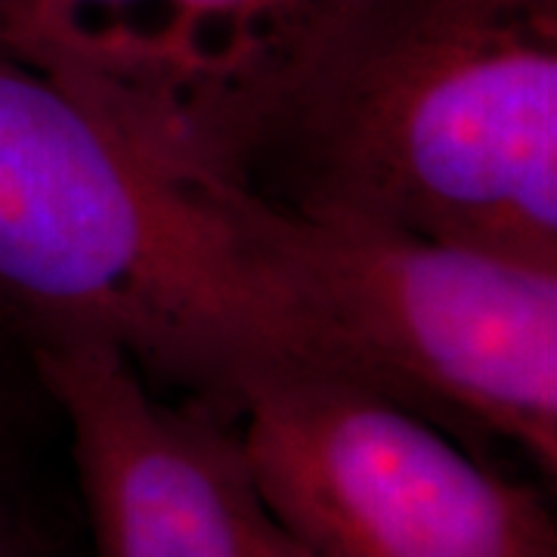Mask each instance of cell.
I'll return each mask as SVG.
<instances>
[{"mask_svg":"<svg viewBox=\"0 0 557 557\" xmlns=\"http://www.w3.org/2000/svg\"><path fill=\"white\" fill-rule=\"evenodd\" d=\"M10 7H13V0H0V20H3V13H7Z\"/></svg>","mask_w":557,"mask_h":557,"instance_id":"9","label":"cell"},{"mask_svg":"<svg viewBox=\"0 0 557 557\" xmlns=\"http://www.w3.org/2000/svg\"><path fill=\"white\" fill-rule=\"evenodd\" d=\"M0 428H3V381H0Z\"/></svg>","mask_w":557,"mask_h":557,"instance_id":"10","label":"cell"},{"mask_svg":"<svg viewBox=\"0 0 557 557\" xmlns=\"http://www.w3.org/2000/svg\"><path fill=\"white\" fill-rule=\"evenodd\" d=\"M270 298L372 391L557 474V267L161 174Z\"/></svg>","mask_w":557,"mask_h":557,"instance_id":"3","label":"cell"},{"mask_svg":"<svg viewBox=\"0 0 557 557\" xmlns=\"http://www.w3.org/2000/svg\"><path fill=\"white\" fill-rule=\"evenodd\" d=\"M0 317L28 350L109 344L233 421L282 372L359 381L127 139L3 47Z\"/></svg>","mask_w":557,"mask_h":557,"instance_id":"1","label":"cell"},{"mask_svg":"<svg viewBox=\"0 0 557 557\" xmlns=\"http://www.w3.org/2000/svg\"><path fill=\"white\" fill-rule=\"evenodd\" d=\"M245 186L557 267V16L369 3L319 53Z\"/></svg>","mask_w":557,"mask_h":557,"instance_id":"2","label":"cell"},{"mask_svg":"<svg viewBox=\"0 0 557 557\" xmlns=\"http://www.w3.org/2000/svg\"><path fill=\"white\" fill-rule=\"evenodd\" d=\"M236 428L267 505L317 557H557L539 490L359 381L273 375Z\"/></svg>","mask_w":557,"mask_h":557,"instance_id":"5","label":"cell"},{"mask_svg":"<svg viewBox=\"0 0 557 557\" xmlns=\"http://www.w3.org/2000/svg\"><path fill=\"white\" fill-rule=\"evenodd\" d=\"M0 557H60L35 520L0 493Z\"/></svg>","mask_w":557,"mask_h":557,"instance_id":"7","label":"cell"},{"mask_svg":"<svg viewBox=\"0 0 557 557\" xmlns=\"http://www.w3.org/2000/svg\"><path fill=\"white\" fill-rule=\"evenodd\" d=\"M496 10H515V13H536V16H557V0H480Z\"/></svg>","mask_w":557,"mask_h":557,"instance_id":"8","label":"cell"},{"mask_svg":"<svg viewBox=\"0 0 557 557\" xmlns=\"http://www.w3.org/2000/svg\"><path fill=\"white\" fill-rule=\"evenodd\" d=\"M375 0H13L0 47L159 174L251 183L319 53Z\"/></svg>","mask_w":557,"mask_h":557,"instance_id":"4","label":"cell"},{"mask_svg":"<svg viewBox=\"0 0 557 557\" xmlns=\"http://www.w3.org/2000/svg\"><path fill=\"white\" fill-rule=\"evenodd\" d=\"M65 416L97 557H317L260 493L236 421L171 403L109 344L32 347Z\"/></svg>","mask_w":557,"mask_h":557,"instance_id":"6","label":"cell"}]
</instances>
